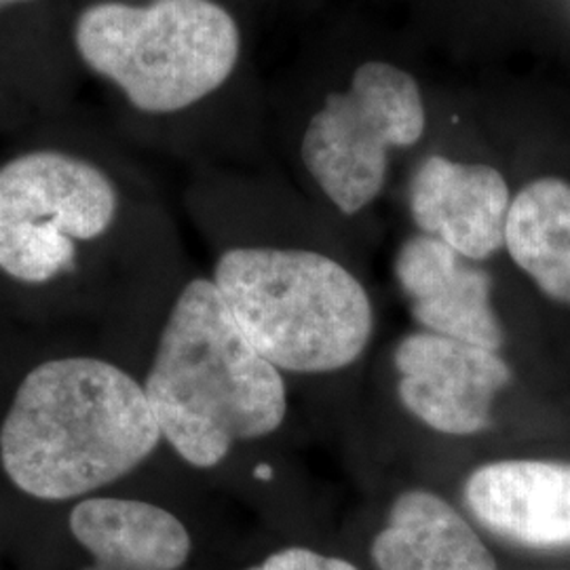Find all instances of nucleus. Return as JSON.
I'll use <instances>...</instances> for the list:
<instances>
[{"mask_svg":"<svg viewBox=\"0 0 570 570\" xmlns=\"http://www.w3.org/2000/svg\"><path fill=\"white\" fill-rule=\"evenodd\" d=\"M164 444L142 381L91 353L26 367L0 410V478L37 503L119 484Z\"/></svg>","mask_w":570,"mask_h":570,"instance_id":"nucleus-1","label":"nucleus"},{"mask_svg":"<svg viewBox=\"0 0 570 570\" xmlns=\"http://www.w3.org/2000/svg\"><path fill=\"white\" fill-rule=\"evenodd\" d=\"M142 385L164 444L199 471L277 433L287 416L284 372L245 338L212 277L176 296Z\"/></svg>","mask_w":570,"mask_h":570,"instance_id":"nucleus-2","label":"nucleus"},{"mask_svg":"<svg viewBox=\"0 0 570 570\" xmlns=\"http://www.w3.org/2000/svg\"><path fill=\"white\" fill-rule=\"evenodd\" d=\"M212 282L245 338L284 374L341 372L372 341L366 285L324 252L235 245L218 256Z\"/></svg>","mask_w":570,"mask_h":570,"instance_id":"nucleus-3","label":"nucleus"},{"mask_svg":"<svg viewBox=\"0 0 570 570\" xmlns=\"http://www.w3.org/2000/svg\"><path fill=\"white\" fill-rule=\"evenodd\" d=\"M77 49L131 106L171 115L225 85L242 58V30L216 0L100 2L85 9Z\"/></svg>","mask_w":570,"mask_h":570,"instance_id":"nucleus-4","label":"nucleus"},{"mask_svg":"<svg viewBox=\"0 0 570 570\" xmlns=\"http://www.w3.org/2000/svg\"><path fill=\"white\" fill-rule=\"evenodd\" d=\"M428 129L421 81L397 61L370 58L311 112L301 161L338 214L360 216L385 190L393 153L419 146Z\"/></svg>","mask_w":570,"mask_h":570,"instance_id":"nucleus-5","label":"nucleus"},{"mask_svg":"<svg viewBox=\"0 0 570 570\" xmlns=\"http://www.w3.org/2000/svg\"><path fill=\"white\" fill-rule=\"evenodd\" d=\"M119 190L98 165L58 150L0 167V277L45 294L81 271L82 247L117 223Z\"/></svg>","mask_w":570,"mask_h":570,"instance_id":"nucleus-6","label":"nucleus"},{"mask_svg":"<svg viewBox=\"0 0 570 570\" xmlns=\"http://www.w3.org/2000/svg\"><path fill=\"white\" fill-rule=\"evenodd\" d=\"M397 397L412 419L449 438H473L494 425V402L513 370L487 346L410 332L393 351Z\"/></svg>","mask_w":570,"mask_h":570,"instance_id":"nucleus-7","label":"nucleus"},{"mask_svg":"<svg viewBox=\"0 0 570 570\" xmlns=\"http://www.w3.org/2000/svg\"><path fill=\"white\" fill-rule=\"evenodd\" d=\"M510 184L494 165L431 153L407 184V212L421 235L473 263L505 249Z\"/></svg>","mask_w":570,"mask_h":570,"instance_id":"nucleus-8","label":"nucleus"},{"mask_svg":"<svg viewBox=\"0 0 570 570\" xmlns=\"http://www.w3.org/2000/svg\"><path fill=\"white\" fill-rule=\"evenodd\" d=\"M393 275L421 330L501 351L505 330L492 301L489 271L428 235L400 245Z\"/></svg>","mask_w":570,"mask_h":570,"instance_id":"nucleus-9","label":"nucleus"},{"mask_svg":"<svg viewBox=\"0 0 570 570\" xmlns=\"http://www.w3.org/2000/svg\"><path fill=\"white\" fill-rule=\"evenodd\" d=\"M471 518L527 550L570 548V463L503 459L473 469L463 484Z\"/></svg>","mask_w":570,"mask_h":570,"instance_id":"nucleus-10","label":"nucleus"},{"mask_svg":"<svg viewBox=\"0 0 570 570\" xmlns=\"http://www.w3.org/2000/svg\"><path fill=\"white\" fill-rule=\"evenodd\" d=\"M68 530L94 564L108 570H180L193 537L164 505L121 494H94L72 503Z\"/></svg>","mask_w":570,"mask_h":570,"instance_id":"nucleus-11","label":"nucleus"},{"mask_svg":"<svg viewBox=\"0 0 570 570\" xmlns=\"http://www.w3.org/2000/svg\"><path fill=\"white\" fill-rule=\"evenodd\" d=\"M376 570H497L480 532L449 499L407 489L389 508L370 546Z\"/></svg>","mask_w":570,"mask_h":570,"instance_id":"nucleus-12","label":"nucleus"},{"mask_svg":"<svg viewBox=\"0 0 570 570\" xmlns=\"http://www.w3.org/2000/svg\"><path fill=\"white\" fill-rule=\"evenodd\" d=\"M505 252L541 294L570 306V183L543 176L513 195Z\"/></svg>","mask_w":570,"mask_h":570,"instance_id":"nucleus-13","label":"nucleus"},{"mask_svg":"<svg viewBox=\"0 0 570 570\" xmlns=\"http://www.w3.org/2000/svg\"><path fill=\"white\" fill-rule=\"evenodd\" d=\"M245 570H360L345 558L327 556L322 551L289 546L268 553L263 562Z\"/></svg>","mask_w":570,"mask_h":570,"instance_id":"nucleus-14","label":"nucleus"},{"mask_svg":"<svg viewBox=\"0 0 570 570\" xmlns=\"http://www.w3.org/2000/svg\"><path fill=\"white\" fill-rule=\"evenodd\" d=\"M21 2H30V0H0V9L11 7V4H21Z\"/></svg>","mask_w":570,"mask_h":570,"instance_id":"nucleus-15","label":"nucleus"},{"mask_svg":"<svg viewBox=\"0 0 570 570\" xmlns=\"http://www.w3.org/2000/svg\"><path fill=\"white\" fill-rule=\"evenodd\" d=\"M82 570H108L104 569V567H100V564H94V562H89L87 567H82Z\"/></svg>","mask_w":570,"mask_h":570,"instance_id":"nucleus-16","label":"nucleus"}]
</instances>
